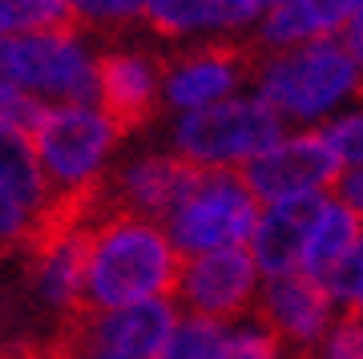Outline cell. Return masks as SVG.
Masks as SVG:
<instances>
[{
	"label": "cell",
	"instance_id": "83f0119b",
	"mask_svg": "<svg viewBox=\"0 0 363 359\" xmlns=\"http://www.w3.org/2000/svg\"><path fill=\"white\" fill-rule=\"evenodd\" d=\"M283 4H291V0H259V9H262V16L271 13V9H283Z\"/></svg>",
	"mask_w": 363,
	"mask_h": 359
},
{
	"label": "cell",
	"instance_id": "d4e9b609",
	"mask_svg": "<svg viewBox=\"0 0 363 359\" xmlns=\"http://www.w3.org/2000/svg\"><path fill=\"white\" fill-rule=\"evenodd\" d=\"M28 234H33V219H28L21 206L0 198V258L9 255V250H16V246H25Z\"/></svg>",
	"mask_w": 363,
	"mask_h": 359
},
{
	"label": "cell",
	"instance_id": "5bb4252c",
	"mask_svg": "<svg viewBox=\"0 0 363 359\" xmlns=\"http://www.w3.org/2000/svg\"><path fill=\"white\" fill-rule=\"evenodd\" d=\"M323 194L315 198H291V202L267 206L259 214V226H255V238H250V258L259 275L267 279H279V275H291V270H303V255H307V238H311V226L323 210Z\"/></svg>",
	"mask_w": 363,
	"mask_h": 359
},
{
	"label": "cell",
	"instance_id": "ac0fdd59",
	"mask_svg": "<svg viewBox=\"0 0 363 359\" xmlns=\"http://www.w3.org/2000/svg\"><path fill=\"white\" fill-rule=\"evenodd\" d=\"M363 234V219L351 210L343 198H327L319 219L311 226V238H307V255H303V270L315 275V279H331L339 270V263L355 250Z\"/></svg>",
	"mask_w": 363,
	"mask_h": 359
},
{
	"label": "cell",
	"instance_id": "ba28073f",
	"mask_svg": "<svg viewBox=\"0 0 363 359\" xmlns=\"http://www.w3.org/2000/svg\"><path fill=\"white\" fill-rule=\"evenodd\" d=\"M255 323L295 359H315L331 343L339 323V299L323 279L291 270L267 279L255 303Z\"/></svg>",
	"mask_w": 363,
	"mask_h": 359
},
{
	"label": "cell",
	"instance_id": "2e32d148",
	"mask_svg": "<svg viewBox=\"0 0 363 359\" xmlns=\"http://www.w3.org/2000/svg\"><path fill=\"white\" fill-rule=\"evenodd\" d=\"M145 25L157 37H198L230 33L259 21V0H145Z\"/></svg>",
	"mask_w": 363,
	"mask_h": 359
},
{
	"label": "cell",
	"instance_id": "9a60e30c",
	"mask_svg": "<svg viewBox=\"0 0 363 359\" xmlns=\"http://www.w3.org/2000/svg\"><path fill=\"white\" fill-rule=\"evenodd\" d=\"M363 0H291L283 9H271L259 25L262 49H295L311 40H331L339 28H347Z\"/></svg>",
	"mask_w": 363,
	"mask_h": 359
},
{
	"label": "cell",
	"instance_id": "30bf717a",
	"mask_svg": "<svg viewBox=\"0 0 363 359\" xmlns=\"http://www.w3.org/2000/svg\"><path fill=\"white\" fill-rule=\"evenodd\" d=\"M250 194L267 206L291 202V198H315L343 182V162L335 158L323 129H298L286 133L279 145L242 166Z\"/></svg>",
	"mask_w": 363,
	"mask_h": 359
},
{
	"label": "cell",
	"instance_id": "d6986e66",
	"mask_svg": "<svg viewBox=\"0 0 363 359\" xmlns=\"http://www.w3.org/2000/svg\"><path fill=\"white\" fill-rule=\"evenodd\" d=\"M77 25L69 16L65 0H0V40H16L45 28Z\"/></svg>",
	"mask_w": 363,
	"mask_h": 359
},
{
	"label": "cell",
	"instance_id": "f546056e",
	"mask_svg": "<svg viewBox=\"0 0 363 359\" xmlns=\"http://www.w3.org/2000/svg\"><path fill=\"white\" fill-rule=\"evenodd\" d=\"M0 85H9V77H4V40H0Z\"/></svg>",
	"mask_w": 363,
	"mask_h": 359
},
{
	"label": "cell",
	"instance_id": "ffe728a7",
	"mask_svg": "<svg viewBox=\"0 0 363 359\" xmlns=\"http://www.w3.org/2000/svg\"><path fill=\"white\" fill-rule=\"evenodd\" d=\"M226 331H230V327H218V323H210V319L186 315V319L178 323L174 339L166 343V351L157 359H218Z\"/></svg>",
	"mask_w": 363,
	"mask_h": 359
},
{
	"label": "cell",
	"instance_id": "6da1fadb",
	"mask_svg": "<svg viewBox=\"0 0 363 359\" xmlns=\"http://www.w3.org/2000/svg\"><path fill=\"white\" fill-rule=\"evenodd\" d=\"M182 255L162 222L133 214H105L89 238L85 307L117 311L169 299L178 291Z\"/></svg>",
	"mask_w": 363,
	"mask_h": 359
},
{
	"label": "cell",
	"instance_id": "7402d4cb",
	"mask_svg": "<svg viewBox=\"0 0 363 359\" xmlns=\"http://www.w3.org/2000/svg\"><path fill=\"white\" fill-rule=\"evenodd\" d=\"M77 25H125L145 13V0H65Z\"/></svg>",
	"mask_w": 363,
	"mask_h": 359
},
{
	"label": "cell",
	"instance_id": "3957f363",
	"mask_svg": "<svg viewBox=\"0 0 363 359\" xmlns=\"http://www.w3.org/2000/svg\"><path fill=\"white\" fill-rule=\"evenodd\" d=\"M283 138L279 109L262 101L259 93H250L198 114H182V121L174 126V154L202 170H242Z\"/></svg>",
	"mask_w": 363,
	"mask_h": 359
},
{
	"label": "cell",
	"instance_id": "603a6c76",
	"mask_svg": "<svg viewBox=\"0 0 363 359\" xmlns=\"http://www.w3.org/2000/svg\"><path fill=\"white\" fill-rule=\"evenodd\" d=\"M323 133H327L331 150H335V158L343 162L347 174H351V170H363V109L335 117Z\"/></svg>",
	"mask_w": 363,
	"mask_h": 359
},
{
	"label": "cell",
	"instance_id": "277c9868",
	"mask_svg": "<svg viewBox=\"0 0 363 359\" xmlns=\"http://www.w3.org/2000/svg\"><path fill=\"white\" fill-rule=\"evenodd\" d=\"M259 198L250 194L242 170H198L190 194L166 219L169 243L182 258L250 246L259 226Z\"/></svg>",
	"mask_w": 363,
	"mask_h": 359
},
{
	"label": "cell",
	"instance_id": "4dcf8cb0",
	"mask_svg": "<svg viewBox=\"0 0 363 359\" xmlns=\"http://www.w3.org/2000/svg\"><path fill=\"white\" fill-rule=\"evenodd\" d=\"M49 339H52V335H49ZM49 359H65V355H61V351H57V343H52V355Z\"/></svg>",
	"mask_w": 363,
	"mask_h": 359
},
{
	"label": "cell",
	"instance_id": "7c38bea8",
	"mask_svg": "<svg viewBox=\"0 0 363 359\" xmlns=\"http://www.w3.org/2000/svg\"><path fill=\"white\" fill-rule=\"evenodd\" d=\"M194 162H186L178 154H142L125 162L113 178L101 182L105 214H133V219L162 222L174 214V206L190 194L198 178Z\"/></svg>",
	"mask_w": 363,
	"mask_h": 359
},
{
	"label": "cell",
	"instance_id": "cb8c5ba5",
	"mask_svg": "<svg viewBox=\"0 0 363 359\" xmlns=\"http://www.w3.org/2000/svg\"><path fill=\"white\" fill-rule=\"evenodd\" d=\"M327 287H331V295L339 299V307H355L363 299V234L359 243H355V250H351L343 263H339V270L327 279Z\"/></svg>",
	"mask_w": 363,
	"mask_h": 359
},
{
	"label": "cell",
	"instance_id": "8992f818",
	"mask_svg": "<svg viewBox=\"0 0 363 359\" xmlns=\"http://www.w3.org/2000/svg\"><path fill=\"white\" fill-rule=\"evenodd\" d=\"M117 141H121V129L105 117L101 105H52L49 117L33 133L52 198H73L101 186L105 162Z\"/></svg>",
	"mask_w": 363,
	"mask_h": 359
},
{
	"label": "cell",
	"instance_id": "5b68a950",
	"mask_svg": "<svg viewBox=\"0 0 363 359\" xmlns=\"http://www.w3.org/2000/svg\"><path fill=\"white\" fill-rule=\"evenodd\" d=\"M4 77L45 105H97V57L77 25L4 40Z\"/></svg>",
	"mask_w": 363,
	"mask_h": 359
},
{
	"label": "cell",
	"instance_id": "8fae6325",
	"mask_svg": "<svg viewBox=\"0 0 363 359\" xmlns=\"http://www.w3.org/2000/svg\"><path fill=\"white\" fill-rule=\"evenodd\" d=\"M259 291L262 282H259V267H255L250 250L247 246H230V250L182 258L174 299L186 307V315L226 327V323L242 319L247 311H255Z\"/></svg>",
	"mask_w": 363,
	"mask_h": 359
},
{
	"label": "cell",
	"instance_id": "f1b7e54d",
	"mask_svg": "<svg viewBox=\"0 0 363 359\" xmlns=\"http://www.w3.org/2000/svg\"><path fill=\"white\" fill-rule=\"evenodd\" d=\"M347 315H351V319H355V323H359V327H363V299H359V303H355V307H347Z\"/></svg>",
	"mask_w": 363,
	"mask_h": 359
},
{
	"label": "cell",
	"instance_id": "9c48e42d",
	"mask_svg": "<svg viewBox=\"0 0 363 359\" xmlns=\"http://www.w3.org/2000/svg\"><path fill=\"white\" fill-rule=\"evenodd\" d=\"M262 61L259 40H206L174 53L162 65V101L178 114H198L230 101L242 81H255Z\"/></svg>",
	"mask_w": 363,
	"mask_h": 359
},
{
	"label": "cell",
	"instance_id": "4316f807",
	"mask_svg": "<svg viewBox=\"0 0 363 359\" xmlns=\"http://www.w3.org/2000/svg\"><path fill=\"white\" fill-rule=\"evenodd\" d=\"M315 359H363V355H355V351H343V347H323Z\"/></svg>",
	"mask_w": 363,
	"mask_h": 359
},
{
	"label": "cell",
	"instance_id": "4fadbf2b",
	"mask_svg": "<svg viewBox=\"0 0 363 359\" xmlns=\"http://www.w3.org/2000/svg\"><path fill=\"white\" fill-rule=\"evenodd\" d=\"M162 97V65L142 49H109L97 57V105L121 129H142Z\"/></svg>",
	"mask_w": 363,
	"mask_h": 359
},
{
	"label": "cell",
	"instance_id": "e0dca14e",
	"mask_svg": "<svg viewBox=\"0 0 363 359\" xmlns=\"http://www.w3.org/2000/svg\"><path fill=\"white\" fill-rule=\"evenodd\" d=\"M0 198L21 206L33 222L52 206V186L40 170L33 138H25L9 126H0Z\"/></svg>",
	"mask_w": 363,
	"mask_h": 359
},
{
	"label": "cell",
	"instance_id": "44dd1931",
	"mask_svg": "<svg viewBox=\"0 0 363 359\" xmlns=\"http://www.w3.org/2000/svg\"><path fill=\"white\" fill-rule=\"evenodd\" d=\"M218 359H295V355H286L259 323H250V327H230L226 331Z\"/></svg>",
	"mask_w": 363,
	"mask_h": 359
},
{
	"label": "cell",
	"instance_id": "484cf974",
	"mask_svg": "<svg viewBox=\"0 0 363 359\" xmlns=\"http://www.w3.org/2000/svg\"><path fill=\"white\" fill-rule=\"evenodd\" d=\"M335 198H343V202L355 210L363 219V170H351V174H343V182H339V194Z\"/></svg>",
	"mask_w": 363,
	"mask_h": 359
},
{
	"label": "cell",
	"instance_id": "52a82bcc",
	"mask_svg": "<svg viewBox=\"0 0 363 359\" xmlns=\"http://www.w3.org/2000/svg\"><path fill=\"white\" fill-rule=\"evenodd\" d=\"M178 323L182 315L169 299L117 311L81 307L52 331V343L65 359H157L174 339Z\"/></svg>",
	"mask_w": 363,
	"mask_h": 359
},
{
	"label": "cell",
	"instance_id": "7a4b0ae2",
	"mask_svg": "<svg viewBox=\"0 0 363 359\" xmlns=\"http://www.w3.org/2000/svg\"><path fill=\"white\" fill-rule=\"evenodd\" d=\"M259 97L279 109L283 121H319L335 114V105L359 97L363 69L343 45V37L311 40L295 49H262L255 73Z\"/></svg>",
	"mask_w": 363,
	"mask_h": 359
}]
</instances>
